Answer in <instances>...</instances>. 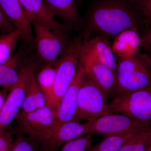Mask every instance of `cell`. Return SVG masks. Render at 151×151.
Listing matches in <instances>:
<instances>
[{
	"instance_id": "5b68a950",
	"label": "cell",
	"mask_w": 151,
	"mask_h": 151,
	"mask_svg": "<svg viewBox=\"0 0 151 151\" xmlns=\"http://www.w3.org/2000/svg\"><path fill=\"white\" fill-rule=\"evenodd\" d=\"M108 96L85 72L78 94V109L72 121H90L112 113L107 103Z\"/></svg>"
},
{
	"instance_id": "7c38bea8",
	"label": "cell",
	"mask_w": 151,
	"mask_h": 151,
	"mask_svg": "<svg viewBox=\"0 0 151 151\" xmlns=\"http://www.w3.org/2000/svg\"><path fill=\"white\" fill-rule=\"evenodd\" d=\"M81 57L92 58L116 71L117 60L110 38L106 36H95L84 41Z\"/></svg>"
},
{
	"instance_id": "836d02e7",
	"label": "cell",
	"mask_w": 151,
	"mask_h": 151,
	"mask_svg": "<svg viewBox=\"0 0 151 151\" xmlns=\"http://www.w3.org/2000/svg\"><path fill=\"white\" fill-rule=\"evenodd\" d=\"M150 49H151V48H150Z\"/></svg>"
},
{
	"instance_id": "d6986e66",
	"label": "cell",
	"mask_w": 151,
	"mask_h": 151,
	"mask_svg": "<svg viewBox=\"0 0 151 151\" xmlns=\"http://www.w3.org/2000/svg\"><path fill=\"white\" fill-rule=\"evenodd\" d=\"M35 70V68L30 75L25 97L20 113H29L47 105L46 97L37 81Z\"/></svg>"
},
{
	"instance_id": "7402d4cb",
	"label": "cell",
	"mask_w": 151,
	"mask_h": 151,
	"mask_svg": "<svg viewBox=\"0 0 151 151\" xmlns=\"http://www.w3.org/2000/svg\"><path fill=\"white\" fill-rule=\"evenodd\" d=\"M20 38V33L17 30L9 33L0 34V65L13 55Z\"/></svg>"
},
{
	"instance_id": "8992f818",
	"label": "cell",
	"mask_w": 151,
	"mask_h": 151,
	"mask_svg": "<svg viewBox=\"0 0 151 151\" xmlns=\"http://www.w3.org/2000/svg\"><path fill=\"white\" fill-rule=\"evenodd\" d=\"M34 35V46L37 55L46 63L57 61L71 40L68 34L62 33L31 20Z\"/></svg>"
},
{
	"instance_id": "9a60e30c",
	"label": "cell",
	"mask_w": 151,
	"mask_h": 151,
	"mask_svg": "<svg viewBox=\"0 0 151 151\" xmlns=\"http://www.w3.org/2000/svg\"><path fill=\"white\" fill-rule=\"evenodd\" d=\"M88 134L85 123L70 121L57 129L51 138L42 144V151H55L65 143Z\"/></svg>"
},
{
	"instance_id": "603a6c76",
	"label": "cell",
	"mask_w": 151,
	"mask_h": 151,
	"mask_svg": "<svg viewBox=\"0 0 151 151\" xmlns=\"http://www.w3.org/2000/svg\"><path fill=\"white\" fill-rule=\"evenodd\" d=\"M137 133L122 136L105 137L103 140L97 145L92 146L88 151H118L127 140Z\"/></svg>"
},
{
	"instance_id": "5bb4252c",
	"label": "cell",
	"mask_w": 151,
	"mask_h": 151,
	"mask_svg": "<svg viewBox=\"0 0 151 151\" xmlns=\"http://www.w3.org/2000/svg\"><path fill=\"white\" fill-rule=\"evenodd\" d=\"M31 20H34L53 30L69 33L70 29L57 20L43 0H19Z\"/></svg>"
},
{
	"instance_id": "3957f363",
	"label": "cell",
	"mask_w": 151,
	"mask_h": 151,
	"mask_svg": "<svg viewBox=\"0 0 151 151\" xmlns=\"http://www.w3.org/2000/svg\"><path fill=\"white\" fill-rule=\"evenodd\" d=\"M118 58L115 95L151 86V68L145 54L139 52L131 58Z\"/></svg>"
},
{
	"instance_id": "d4e9b609",
	"label": "cell",
	"mask_w": 151,
	"mask_h": 151,
	"mask_svg": "<svg viewBox=\"0 0 151 151\" xmlns=\"http://www.w3.org/2000/svg\"><path fill=\"white\" fill-rule=\"evenodd\" d=\"M34 140L22 134L14 140L10 151H36Z\"/></svg>"
},
{
	"instance_id": "cb8c5ba5",
	"label": "cell",
	"mask_w": 151,
	"mask_h": 151,
	"mask_svg": "<svg viewBox=\"0 0 151 151\" xmlns=\"http://www.w3.org/2000/svg\"><path fill=\"white\" fill-rule=\"evenodd\" d=\"M92 141V134H86L65 143L60 151H88Z\"/></svg>"
},
{
	"instance_id": "30bf717a",
	"label": "cell",
	"mask_w": 151,
	"mask_h": 151,
	"mask_svg": "<svg viewBox=\"0 0 151 151\" xmlns=\"http://www.w3.org/2000/svg\"><path fill=\"white\" fill-rule=\"evenodd\" d=\"M84 74V67L80 62L75 78L62 97L58 109L57 129L74 119L78 109V94Z\"/></svg>"
},
{
	"instance_id": "484cf974",
	"label": "cell",
	"mask_w": 151,
	"mask_h": 151,
	"mask_svg": "<svg viewBox=\"0 0 151 151\" xmlns=\"http://www.w3.org/2000/svg\"><path fill=\"white\" fill-rule=\"evenodd\" d=\"M14 132L10 127L0 131V151H10L13 145Z\"/></svg>"
},
{
	"instance_id": "e0dca14e",
	"label": "cell",
	"mask_w": 151,
	"mask_h": 151,
	"mask_svg": "<svg viewBox=\"0 0 151 151\" xmlns=\"http://www.w3.org/2000/svg\"><path fill=\"white\" fill-rule=\"evenodd\" d=\"M141 35L134 29L125 30L116 36L112 47L116 56L119 58L134 57L140 52Z\"/></svg>"
},
{
	"instance_id": "7a4b0ae2",
	"label": "cell",
	"mask_w": 151,
	"mask_h": 151,
	"mask_svg": "<svg viewBox=\"0 0 151 151\" xmlns=\"http://www.w3.org/2000/svg\"><path fill=\"white\" fill-rule=\"evenodd\" d=\"M84 40L76 37L58 59L56 77L50 94L47 99V105L57 111L62 97L75 78L81 56Z\"/></svg>"
},
{
	"instance_id": "1f68e13d",
	"label": "cell",
	"mask_w": 151,
	"mask_h": 151,
	"mask_svg": "<svg viewBox=\"0 0 151 151\" xmlns=\"http://www.w3.org/2000/svg\"><path fill=\"white\" fill-rule=\"evenodd\" d=\"M147 151H151V142L149 145V147Z\"/></svg>"
},
{
	"instance_id": "277c9868",
	"label": "cell",
	"mask_w": 151,
	"mask_h": 151,
	"mask_svg": "<svg viewBox=\"0 0 151 151\" xmlns=\"http://www.w3.org/2000/svg\"><path fill=\"white\" fill-rule=\"evenodd\" d=\"M15 120L21 134L43 144L57 129V111L47 105L29 113L19 112Z\"/></svg>"
},
{
	"instance_id": "6da1fadb",
	"label": "cell",
	"mask_w": 151,
	"mask_h": 151,
	"mask_svg": "<svg viewBox=\"0 0 151 151\" xmlns=\"http://www.w3.org/2000/svg\"><path fill=\"white\" fill-rule=\"evenodd\" d=\"M81 37L84 41L97 35L116 37L134 29L141 35L148 29L145 18L133 0H93L87 9Z\"/></svg>"
},
{
	"instance_id": "4dcf8cb0",
	"label": "cell",
	"mask_w": 151,
	"mask_h": 151,
	"mask_svg": "<svg viewBox=\"0 0 151 151\" xmlns=\"http://www.w3.org/2000/svg\"><path fill=\"white\" fill-rule=\"evenodd\" d=\"M146 50H147V52L145 54L147 56L149 64H150L151 68V49H150Z\"/></svg>"
},
{
	"instance_id": "f546056e",
	"label": "cell",
	"mask_w": 151,
	"mask_h": 151,
	"mask_svg": "<svg viewBox=\"0 0 151 151\" xmlns=\"http://www.w3.org/2000/svg\"><path fill=\"white\" fill-rule=\"evenodd\" d=\"M7 92L3 89H0V111L1 109L3 104L7 97Z\"/></svg>"
},
{
	"instance_id": "f1b7e54d",
	"label": "cell",
	"mask_w": 151,
	"mask_h": 151,
	"mask_svg": "<svg viewBox=\"0 0 151 151\" xmlns=\"http://www.w3.org/2000/svg\"><path fill=\"white\" fill-rule=\"evenodd\" d=\"M141 48L145 50L151 48V28L141 35Z\"/></svg>"
},
{
	"instance_id": "2e32d148",
	"label": "cell",
	"mask_w": 151,
	"mask_h": 151,
	"mask_svg": "<svg viewBox=\"0 0 151 151\" xmlns=\"http://www.w3.org/2000/svg\"><path fill=\"white\" fill-rule=\"evenodd\" d=\"M24 52L20 49L6 62L0 65V87L9 92L17 84L26 61Z\"/></svg>"
},
{
	"instance_id": "44dd1931",
	"label": "cell",
	"mask_w": 151,
	"mask_h": 151,
	"mask_svg": "<svg viewBox=\"0 0 151 151\" xmlns=\"http://www.w3.org/2000/svg\"><path fill=\"white\" fill-rule=\"evenodd\" d=\"M151 142V127L136 133L118 151H147Z\"/></svg>"
},
{
	"instance_id": "ba28073f",
	"label": "cell",
	"mask_w": 151,
	"mask_h": 151,
	"mask_svg": "<svg viewBox=\"0 0 151 151\" xmlns=\"http://www.w3.org/2000/svg\"><path fill=\"white\" fill-rule=\"evenodd\" d=\"M88 134L104 137L122 136L137 133L151 127V122L144 123L120 113H111L87 121Z\"/></svg>"
},
{
	"instance_id": "83f0119b",
	"label": "cell",
	"mask_w": 151,
	"mask_h": 151,
	"mask_svg": "<svg viewBox=\"0 0 151 151\" xmlns=\"http://www.w3.org/2000/svg\"><path fill=\"white\" fill-rule=\"evenodd\" d=\"M137 4L145 18L148 29L151 28V0H137Z\"/></svg>"
},
{
	"instance_id": "9c48e42d",
	"label": "cell",
	"mask_w": 151,
	"mask_h": 151,
	"mask_svg": "<svg viewBox=\"0 0 151 151\" xmlns=\"http://www.w3.org/2000/svg\"><path fill=\"white\" fill-rule=\"evenodd\" d=\"M35 68L33 63L25 61L18 82L9 92L0 111V131L10 127L20 111L25 97L30 75Z\"/></svg>"
},
{
	"instance_id": "8fae6325",
	"label": "cell",
	"mask_w": 151,
	"mask_h": 151,
	"mask_svg": "<svg viewBox=\"0 0 151 151\" xmlns=\"http://www.w3.org/2000/svg\"><path fill=\"white\" fill-rule=\"evenodd\" d=\"M85 72L100 87L108 97L115 94L117 85L116 71L90 57L80 58Z\"/></svg>"
},
{
	"instance_id": "52a82bcc",
	"label": "cell",
	"mask_w": 151,
	"mask_h": 151,
	"mask_svg": "<svg viewBox=\"0 0 151 151\" xmlns=\"http://www.w3.org/2000/svg\"><path fill=\"white\" fill-rule=\"evenodd\" d=\"M108 108L112 113H120L139 122H151V86L116 95Z\"/></svg>"
},
{
	"instance_id": "ac0fdd59",
	"label": "cell",
	"mask_w": 151,
	"mask_h": 151,
	"mask_svg": "<svg viewBox=\"0 0 151 151\" xmlns=\"http://www.w3.org/2000/svg\"><path fill=\"white\" fill-rule=\"evenodd\" d=\"M55 16L70 29H78L82 22L75 0H43Z\"/></svg>"
},
{
	"instance_id": "4fadbf2b",
	"label": "cell",
	"mask_w": 151,
	"mask_h": 151,
	"mask_svg": "<svg viewBox=\"0 0 151 151\" xmlns=\"http://www.w3.org/2000/svg\"><path fill=\"white\" fill-rule=\"evenodd\" d=\"M0 7L14 25L22 38L29 45H34L31 21L19 0H0Z\"/></svg>"
},
{
	"instance_id": "ffe728a7",
	"label": "cell",
	"mask_w": 151,
	"mask_h": 151,
	"mask_svg": "<svg viewBox=\"0 0 151 151\" xmlns=\"http://www.w3.org/2000/svg\"><path fill=\"white\" fill-rule=\"evenodd\" d=\"M58 60L52 63H46L40 70L36 75L37 81L42 91L47 99L50 94L54 85L57 70Z\"/></svg>"
},
{
	"instance_id": "4316f807",
	"label": "cell",
	"mask_w": 151,
	"mask_h": 151,
	"mask_svg": "<svg viewBox=\"0 0 151 151\" xmlns=\"http://www.w3.org/2000/svg\"><path fill=\"white\" fill-rule=\"evenodd\" d=\"M17 30L12 22L0 7V34L9 33Z\"/></svg>"
},
{
	"instance_id": "d6a6232c",
	"label": "cell",
	"mask_w": 151,
	"mask_h": 151,
	"mask_svg": "<svg viewBox=\"0 0 151 151\" xmlns=\"http://www.w3.org/2000/svg\"><path fill=\"white\" fill-rule=\"evenodd\" d=\"M133 1H134L135 2L137 3V0H133Z\"/></svg>"
}]
</instances>
